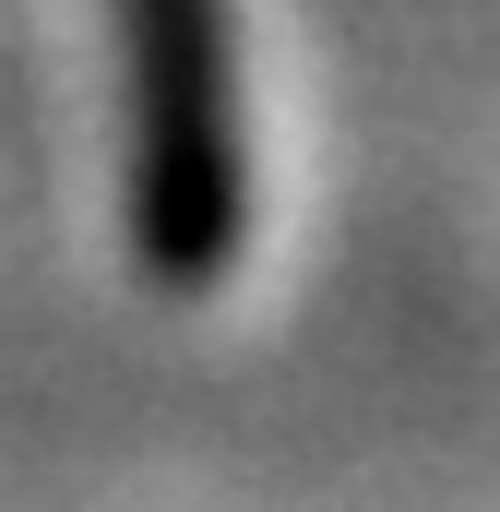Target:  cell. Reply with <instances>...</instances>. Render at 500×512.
<instances>
[{
	"instance_id": "6da1fadb",
	"label": "cell",
	"mask_w": 500,
	"mask_h": 512,
	"mask_svg": "<svg viewBox=\"0 0 500 512\" xmlns=\"http://www.w3.org/2000/svg\"><path fill=\"white\" fill-rule=\"evenodd\" d=\"M131 108V239L167 286H215L250 239L239 0H108Z\"/></svg>"
}]
</instances>
